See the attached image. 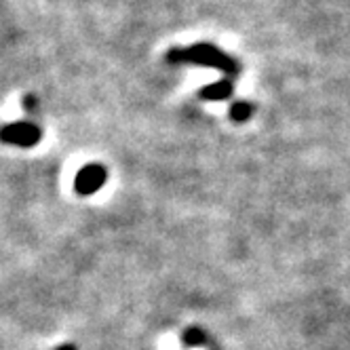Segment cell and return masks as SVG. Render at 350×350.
<instances>
[{
  "mask_svg": "<svg viewBox=\"0 0 350 350\" xmlns=\"http://www.w3.org/2000/svg\"><path fill=\"white\" fill-rule=\"evenodd\" d=\"M169 59L171 62H192V64L217 68L221 72H226L228 77H237L239 70H241L234 59L224 55L213 44H196L190 49H175V51L169 53Z\"/></svg>",
  "mask_w": 350,
  "mask_h": 350,
  "instance_id": "6da1fadb",
  "label": "cell"
},
{
  "mask_svg": "<svg viewBox=\"0 0 350 350\" xmlns=\"http://www.w3.org/2000/svg\"><path fill=\"white\" fill-rule=\"evenodd\" d=\"M106 182V171L102 167H87L81 175H79V182H77V188L79 192L83 194H91L95 192L99 186Z\"/></svg>",
  "mask_w": 350,
  "mask_h": 350,
  "instance_id": "7a4b0ae2",
  "label": "cell"
},
{
  "mask_svg": "<svg viewBox=\"0 0 350 350\" xmlns=\"http://www.w3.org/2000/svg\"><path fill=\"white\" fill-rule=\"evenodd\" d=\"M230 93H232V85L228 81H219L201 91V95L207 99H226V97H230Z\"/></svg>",
  "mask_w": 350,
  "mask_h": 350,
  "instance_id": "3957f363",
  "label": "cell"
},
{
  "mask_svg": "<svg viewBox=\"0 0 350 350\" xmlns=\"http://www.w3.org/2000/svg\"><path fill=\"white\" fill-rule=\"evenodd\" d=\"M205 342V336L203 332L198 329V327H190L184 332V344L186 346H198V344H203Z\"/></svg>",
  "mask_w": 350,
  "mask_h": 350,
  "instance_id": "277c9868",
  "label": "cell"
},
{
  "mask_svg": "<svg viewBox=\"0 0 350 350\" xmlns=\"http://www.w3.org/2000/svg\"><path fill=\"white\" fill-rule=\"evenodd\" d=\"M230 116L234 118V120H247L249 116H252V106L249 104H234L232 108H230Z\"/></svg>",
  "mask_w": 350,
  "mask_h": 350,
  "instance_id": "5b68a950",
  "label": "cell"
}]
</instances>
